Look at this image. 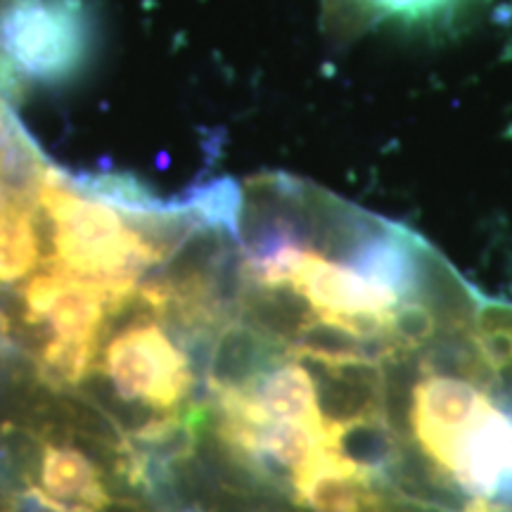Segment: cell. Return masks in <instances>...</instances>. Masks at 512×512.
I'll return each instance as SVG.
<instances>
[{
	"label": "cell",
	"mask_w": 512,
	"mask_h": 512,
	"mask_svg": "<svg viewBox=\"0 0 512 512\" xmlns=\"http://www.w3.org/2000/svg\"><path fill=\"white\" fill-rule=\"evenodd\" d=\"M394 413L415 501L430 512H512V304L482 297L415 351Z\"/></svg>",
	"instance_id": "6da1fadb"
},
{
	"label": "cell",
	"mask_w": 512,
	"mask_h": 512,
	"mask_svg": "<svg viewBox=\"0 0 512 512\" xmlns=\"http://www.w3.org/2000/svg\"><path fill=\"white\" fill-rule=\"evenodd\" d=\"M38 207L50 221L43 268L95 283L138 285L159 266L157 256L121 211L81 195L48 166L38 183Z\"/></svg>",
	"instance_id": "7a4b0ae2"
},
{
	"label": "cell",
	"mask_w": 512,
	"mask_h": 512,
	"mask_svg": "<svg viewBox=\"0 0 512 512\" xmlns=\"http://www.w3.org/2000/svg\"><path fill=\"white\" fill-rule=\"evenodd\" d=\"M0 53L27 79H69L88 53L86 15L76 0H15L0 22Z\"/></svg>",
	"instance_id": "3957f363"
},
{
	"label": "cell",
	"mask_w": 512,
	"mask_h": 512,
	"mask_svg": "<svg viewBox=\"0 0 512 512\" xmlns=\"http://www.w3.org/2000/svg\"><path fill=\"white\" fill-rule=\"evenodd\" d=\"M95 366L124 399L145 403L157 413L183 411L197 392L188 358L159 323L136 325L107 339Z\"/></svg>",
	"instance_id": "277c9868"
},
{
	"label": "cell",
	"mask_w": 512,
	"mask_h": 512,
	"mask_svg": "<svg viewBox=\"0 0 512 512\" xmlns=\"http://www.w3.org/2000/svg\"><path fill=\"white\" fill-rule=\"evenodd\" d=\"M136 285H107L43 268L19 290L29 316L43 323L55 337L93 339L100 344V330L107 311Z\"/></svg>",
	"instance_id": "5b68a950"
},
{
	"label": "cell",
	"mask_w": 512,
	"mask_h": 512,
	"mask_svg": "<svg viewBox=\"0 0 512 512\" xmlns=\"http://www.w3.org/2000/svg\"><path fill=\"white\" fill-rule=\"evenodd\" d=\"M31 491L53 512H95L110 501L102 472L69 444L43 441L41 467Z\"/></svg>",
	"instance_id": "8992f818"
},
{
	"label": "cell",
	"mask_w": 512,
	"mask_h": 512,
	"mask_svg": "<svg viewBox=\"0 0 512 512\" xmlns=\"http://www.w3.org/2000/svg\"><path fill=\"white\" fill-rule=\"evenodd\" d=\"M100 344L93 339L50 337L34 354L38 382L53 392H72L98 363Z\"/></svg>",
	"instance_id": "52a82bcc"
},
{
	"label": "cell",
	"mask_w": 512,
	"mask_h": 512,
	"mask_svg": "<svg viewBox=\"0 0 512 512\" xmlns=\"http://www.w3.org/2000/svg\"><path fill=\"white\" fill-rule=\"evenodd\" d=\"M36 214L38 209H0V285L19 283L41 261Z\"/></svg>",
	"instance_id": "ba28073f"
},
{
	"label": "cell",
	"mask_w": 512,
	"mask_h": 512,
	"mask_svg": "<svg viewBox=\"0 0 512 512\" xmlns=\"http://www.w3.org/2000/svg\"><path fill=\"white\" fill-rule=\"evenodd\" d=\"M72 185H76L74 190H79L81 195L102 204H110L121 214H152V211L169 207V202L159 200L155 192L133 176L102 174L83 178V181H76Z\"/></svg>",
	"instance_id": "9c48e42d"
}]
</instances>
